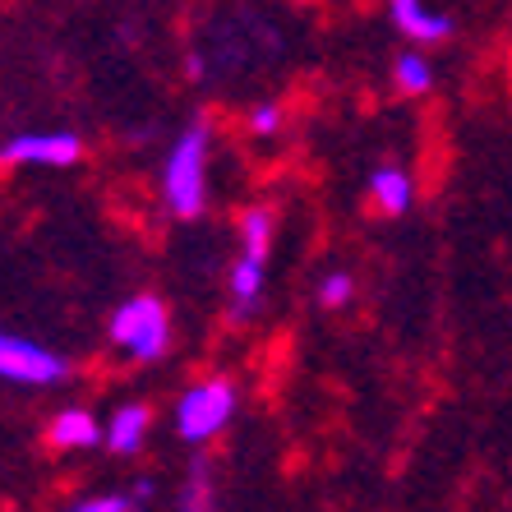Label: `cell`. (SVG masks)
<instances>
[{"instance_id":"5","label":"cell","mask_w":512,"mask_h":512,"mask_svg":"<svg viewBox=\"0 0 512 512\" xmlns=\"http://www.w3.org/2000/svg\"><path fill=\"white\" fill-rule=\"evenodd\" d=\"M84 157V143L79 134H14L5 148H0V162L5 167H74Z\"/></svg>"},{"instance_id":"6","label":"cell","mask_w":512,"mask_h":512,"mask_svg":"<svg viewBox=\"0 0 512 512\" xmlns=\"http://www.w3.org/2000/svg\"><path fill=\"white\" fill-rule=\"evenodd\" d=\"M388 19H393V28L402 37H411V42H448L453 37V19L443 10H434L429 0H388Z\"/></svg>"},{"instance_id":"10","label":"cell","mask_w":512,"mask_h":512,"mask_svg":"<svg viewBox=\"0 0 512 512\" xmlns=\"http://www.w3.org/2000/svg\"><path fill=\"white\" fill-rule=\"evenodd\" d=\"M393 84H397V93H406V97H425L429 88H434V65H429V56L402 51V56L393 60Z\"/></svg>"},{"instance_id":"7","label":"cell","mask_w":512,"mask_h":512,"mask_svg":"<svg viewBox=\"0 0 512 512\" xmlns=\"http://www.w3.org/2000/svg\"><path fill=\"white\" fill-rule=\"evenodd\" d=\"M47 439H51V448H56V453H88V448H97L107 434H102V425H97L93 411L70 406V411H60V416L51 420Z\"/></svg>"},{"instance_id":"9","label":"cell","mask_w":512,"mask_h":512,"mask_svg":"<svg viewBox=\"0 0 512 512\" xmlns=\"http://www.w3.org/2000/svg\"><path fill=\"white\" fill-rule=\"evenodd\" d=\"M370 199L383 217H402L411 208V176L402 167H379L370 176Z\"/></svg>"},{"instance_id":"4","label":"cell","mask_w":512,"mask_h":512,"mask_svg":"<svg viewBox=\"0 0 512 512\" xmlns=\"http://www.w3.org/2000/svg\"><path fill=\"white\" fill-rule=\"evenodd\" d=\"M65 374H70V365H65L56 351H47V346L33 342V337H19V333H5V328H0V379L24 383V388H51V383H60Z\"/></svg>"},{"instance_id":"3","label":"cell","mask_w":512,"mask_h":512,"mask_svg":"<svg viewBox=\"0 0 512 512\" xmlns=\"http://www.w3.org/2000/svg\"><path fill=\"white\" fill-rule=\"evenodd\" d=\"M231 416H236V383L213 374V379L185 388V397L176 402V434L194 448H203L231 425Z\"/></svg>"},{"instance_id":"11","label":"cell","mask_w":512,"mask_h":512,"mask_svg":"<svg viewBox=\"0 0 512 512\" xmlns=\"http://www.w3.org/2000/svg\"><path fill=\"white\" fill-rule=\"evenodd\" d=\"M351 296H356V277H351V273H328L319 282V300L328 305V310H342V305H351Z\"/></svg>"},{"instance_id":"14","label":"cell","mask_w":512,"mask_h":512,"mask_svg":"<svg viewBox=\"0 0 512 512\" xmlns=\"http://www.w3.org/2000/svg\"><path fill=\"white\" fill-rule=\"evenodd\" d=\"M190 499L185 503H194V508H203V503H208V494H203V489H208V462H194V471H190Z\"/></svg>"},{"instance_id":"13","label":"cell","mask_w":512,"mask_h":512,"mask_svg":"<svg viewBox=\"0 0 512 512\" xmlns=\"http://www.w3.org/2000/svg\"><path fill=\"white\" fill-rule=\"evenodd\" d=\"M250 130L259 134V139L277 134V130H282V107H277V102H259V107L250 111Z\"/></svg>"},{"instance_id":"1","label":"cell","mask_w":512,"mask_h":512,"mask_svg":"<svg viewBox=\"0 0 512 512\" xmlns=\"http://www.w3.org/2000/svg\"><path fill=\"white\" fill-rule=\"evenodd\" d=\"M208 157H213V134L203 120H194L171 143L167 167H162V199L180 222H190L208 208Z\"/></svg>"},{"instance_id":"12","label":"cell","mask_w":512,"mask_h":512,"mask_svg":"<svg viewBox=\"0 0 512 512\" xmlns=\"http://www.w3.org/2000/svg\"><path fill=\"white\" fill-rule=\"evenodd\" d=\"M79 512H130V508H139V494H97V499H79L74 503Z\"/></svg>"},{"instance_id":"2","label":"cell","mask_w":512,"mask_h":512,"mask_svg":"<svg viewBox=\"0 0 512 512\" xmlns=\"http://www.w3.org/2000/svg\"><path fill=\"white\" fill-rule=\"evenodd\" d=\"M107 333L116 351L148 365V360H162L171 351V314L157 296H130L125 305H116Z\"/></svg>"},{"instance_id":"8","label":"cell","mask_w":512,"mask_h":512,"mask_svg":"<svg viewBox=\"0 0 512 512\" xmlns=\"http://www.w3.org/2000/svg\"><path fill=\"white\" fill-rule=\"evenodd\" d=\"M148 406H139V402H130V406H120L116 416H111V425H107V448L111 453H120V457H130V453H139L143 448V434H148Z\"/></svg>"}]
</instances>
